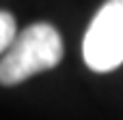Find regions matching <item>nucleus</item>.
<instances>
[{"label": "nucleus", "mask_w": 123, "mask_h": 120, "mask_svg": "<svg viewBox=\"0 0 123 120\" xmlns=\"http://www.w3.org/2000/svg\"><path fill=\"white\" fill-rule=\"evenodd\" d=\"M15 37H17L15 17L11 13H6V11H0V54L11 47Z\"/></svg>", "instance_id": "7ed1b4c3"}, {"label": "nucleus", "mask_w": 123, "mask_h": 120, "mask_svg": "<svg viewBox=\"0 0 123 120\" xmlns=\"http://www.w3.org/2000/svg\"><path fill=\"white\" fill-rule=\"evenodd\" d=\"M63 58V41L54 26L32 24L22 30L0 60V84L15 86L54 69Z\"/></svg>", "instance_id": "f257e3e1"}, {"label": "nucleus", "mask_w": 123, "mask_h": 120, "mask_svg": "<svg viewBox=\"0 0 123 120\" xmlns=\"http://www.w3.org/2000/svg\"><path fill=\"white\" fill-rule=\"evenodd\" d=\"M82 56L91 71L108 73L123 62V0H108L93 17Z\"/></svg>", "instance_id": "f03ea898"}]
</instances>
